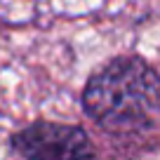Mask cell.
Instances as JSON below:
<instances>
[{
    "label": "cell",
    "instance_id": "obj_2",
    "mask_svg": "<svg viewBox=\"0 0 160 160\" xmlns=\"http://www.w3.org/2000/svg\"><path fill=\"white\" fill-rule=\"evenodd\" d=\"M10 151L19 160H97V148L85 127L33 120L10 137Z\"/></svg>",
    "mask_w": 160,
    "mask_h": 160
},
{
    "label": "cell",
    "instance_id": "obj_1",
    "mask_svg": "<svg viewBox=\"0 0 160 160\" xmlns=\"http://www.w3.org/2000/svg\"><path fill=\"white\" fill-rule=\"evenodd\" d=\"M82 113L113 137H141L160 127V73L139 54H118L87 78Z\"/></svg>",
    "mask_w": 160,
    "mask_h": 160
}]
</instances>
